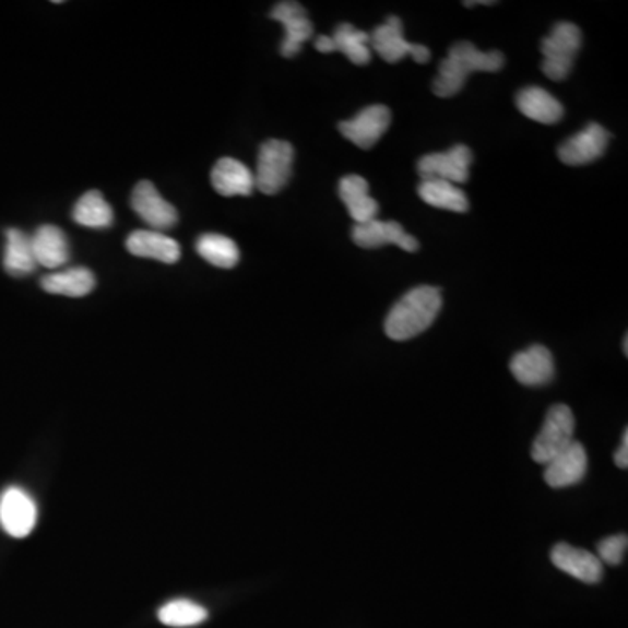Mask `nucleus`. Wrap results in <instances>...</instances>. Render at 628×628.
I'll return each instance as SVG.
<instances>
[{"label": "nucleus", "instance_id": "obj_13", "mask_svg": "<svg viewBox=\"0 0 628 628\" xmlns=\"http://www.w3.org/2000/svg\"><path fill=\"white\" fill-rule=\"evenodd\" d=\"M353 241L362 248H381L384 245H396L405 251L419 250V241L407 235L399 222H382L379 218L355 224L353 227Z\"/></svg>", "mask_w": 628, "mask_h": 628}, {"label": "nucleus", "instance_id": "obj_27", "mask_svg": "<svg viewBox=\"0 0 628 628\" xmlns=\"http://www.w3.org/2000/svg\"><path fill=\"white\" fill-rule=\"evenodd\" d=\"M195 251L215 268L233 269L239 262L238 245L227 236L215 233L201 236L195 244Z\"/></svg>", "mask_w": 628, "mask_h": 628}, {"label": "nucleus", "instance_id": "obj_6", "mask_svg": "<svg viewBox=\"0 0 628 628\" xmlns=\"http://www.w3.org/2000/svg\"><path fill=\"white\" fill-rule=\"evenodd\" d=\"M370 35V46L374 51L388 61L399 63L405 57H412L417 63H426L429 60V49L423 44L408 43L403 37V25L400 17L390 16L382 25L377 26Z\"/></svg>", "mask_w": 628, "mask_h": 628}, {"label": "nucleus", "instance_id": "obj_1", "mask_svg": "<svg viewBox=\"0 0 628 628\" xmlns=\"http://www.w3.org/2000/svg\"><path fill=\"white\" fill-rule=\"evenodd\" d=\"M442 309V294L437 286L420 285L403 295L386 318L384 330L393 341H408L434 325Z\"/></svg>", "mask_w": 628, "mask_h": 628}, {"label": "nucleus", "instance_id": "obj_26", "mask_svg": "<svg viewBox=\"0 0 628 628\" xmlns=\"http://www.w3.org/2000/svg\"><path fill=\"white\" fill-rule=\"evenodd\" d=\"M330 39L334 51L343 52L344 57L355 66H367L372 58L370 35L356 28L352 23H341L334 34L330 35Z\"/></svg>", "mask_w": 628, "mask_h": 628}, {"label": "nucleus", "instance_id": "obj_16", "mask_svg": "<svg viewBox=\"0 0 628 628\" xmlns=\"http://www.w3.org/2000/svg\"><path fill=\"white\" fill-rule=\"evenodd\" d=\"M510 370L520 384L545 386L554 379V356L542 344L517 353L510 362Z\"/></svg>", "mask_w": 628, "mask_h": 628}, {"label": "nucleus", "instance_id": "obj_17", "mask_svg": "<svg viewBox=\"0 0 628 628\" xmlns=\"http://www.w3.org/2000/svg\"><path fill=\"white\" fill-rule=\"evenodd\" d=\"M126 250L140 259L159 260L165 264H175L182 256L178 241L152 229L133 230L126 239Z\"/></svg>", "mask_w": 628, "mask_h": 628}, {"label": "nucleus", "instance_id": "obj_5", "mask_svg": "<svg viewBox=\"0 0 628 628\" xmlns=\"http://www.w3.org/2000/svg\"><path fill=\"white\" fill-rule=\"evenodd\" d=\"M574 416L568 405H554L546 414L545 423L533 443V460L548 464L555 455L566 451L574 442Z\"/></svg>", "mask_w": 628, "mask_h": 628}, {"label": "nucleus", "instance_id": "obj_9", "mask_svg": "<svg viewBox=\"0 0 628 628\" xmlns=\"http://www.w3.org/2000/svg\"><path fill=\"white\" fill-rule=\"evenodd\" d=\"M37 522V505L20 487H9L0 496V525L9 536L26 537Z\"/></svg>", "mask_w": 628, "mask_h": 628}, {"label": "nucleus", "instance_id": "obj_28", "mask_svg": "<svg viewBox=\"0 0 628 628\" xmlns=\"http://www.w3.org/2000/svg\"><path fill=\"white\" fill-rule=\"evenodd\" d=\"M157 618L166 627H194V625L203 624L209 618V612L189 599H175V601H169L161 607L157 612Z\"/></svg>", "mask_w": 628, "mask_h": 628}, {"label": "nucleus", "instance_id": "obj_21", "mask_svg": "<svg viewBox=\"0 0 628 628\" xmlns=\"http://www.w3.org/2000/svg\"><path fill=\"white\" fill-rule=\"evenodd\" d=\"M517 109L531 121L555 125L564 118V107L555 96L543 87L529 86L517 95Z\"/></svg>", "mask_w": 628, "mask_h": 628}, {"label": "nucleus", "instance_id": "obj_31", "mask_svg": "<svg viewBox=\"0 0 628 628\" xmlns=\"http://www.w3.org/2000/svg\"><path fill=\"white\" fill-rule=\"evenodd\" d=\"M477 4H482V5H493L495 4V2H493V0H478V2H464V5H466V8H473V5H477Z\"/></svg>", "mask_w": 628, "mask_h": 628}, {"label": "nucleus", "instance_id": "obj_11", "mask_svg": "<svg viewBox=\"0 0 628 628\" xmlns=\"http://www.w3.org/2000/svg\"><path fill=\"white\" fill-rule=\"evenodd\" d=\"M269 16L273 17L274 22L282 23L285 28V39L282 43L283 57L294 58L295 55H299L303 44L311 39L315 32L306 9L299 2L286 0L274 5Z\"/></svg>", "mask_w": 628, "mask_h": 628}, {"label": "nucleus", "instance_id": "obj_12", "mask_svg": "<svg viewBox=\"0 0 628 628\" xmlns=\"http://www.w3.org/2000/svg\"><path fill=\"white\" fill-rule=\"evenodd\" d=\"M609 133L597 122H590L585 130L566 140L559 147V159L564 165L583 166L599 159L606 152Z\"/></svg>", "mask_w": 628, "mask_h": 628}, {"label": "nucleus", "instance_id": "obj_23", "mask_svg": "<svg viewBox=\"0 0 628 628\" xmlns=\"http://www.w3.org/2000/svg\"><path fill=\"white\" fill-rule=\"evenodd\" d=\"M417 194L420 200L435 209L455 213H466L470 210V201L463 189L440 178L423 180L417 187Z\"/></svg>", "mask_w": 628, "mask_h": 628}, {"label": "nucleus", "instance_id": "obj_18", "mask_svg": "<svg viewBox=\"0 0 628 628\" xmlns=\"http://www.w3.org/2000/svg\"><path fill=\"white\" fill-rule=\"evenodd\" d=\"M32 251L37 265L58 269L67 264L70 257L69 239L57 226H40L31 236Z\"/></svg>", "mask_w": 628, "mask_h": 628}, {"label": "nucleus", "instance_id": "obj_4", "mask_svg": "<svg viewBox=\"0 0 628 628\" xmlns=\"http://www.w3.org/2000/svg\"><path fill=\"white\" fill-rule=\"evenodd\" d=\"M295 152L285 140H268L259 149L257 159L256 189L262 194L273 195L288 183L294 166Z\"/></svg>", "mask_w": 628, "mask_h": 628}, {"label": "nucleus", "instance_id": "obj_30", "mask_svg": "<svg viewBox=\"0 0 628 628\" xmlns=\"http://www.w3.org/2000/svg\"><path fill=\"white\" fill-rule=\"evenodd\" d=\"M615 463L618 469L625 470L628 466V429H625L620 449L616 451Z\"/></svg>", "mask_w": 628, "mask_h": 628}, {"label": "nucleus", "instance_id": "obj_25", "mask_svg": "<svg viewBox=\"0 0 628 628\" xmlns=\"http://www.w3.org/2000/svg\"><path fill=\"white\" fill-rule=\"evenodd\" d=\"M2 264H4L5 273L11 276H26V274L34 273L37 262L32 251L31 236H26L20 229H8Z\"/></svg>", "mask_w": 628, "mask_h": 628}, {"label": "nucleus", "instance_id": "obj_20", "mask_svg": "<svg viewBox=\"0 0 628 628\" xmlns=\"http://www.w3.org/2000/svg\"><path fill=\"white\" fill-rule=\"evenodd\" d=\"M369 182L360 175H347L339 182V195L355 224L374 221L379 213V204L369 194Z\"/></svg>", "mask_w": 628, "mask_h": 628}, {"label": "nucleus", "instance_id": "obj_22", "mask_svg": "<svg viewBox=\"0 0 628 628\" xmlns=\"http://www.w3.org/2000/svg\"><path fill=\"white\" fill-rule=\"evenodd\" d=\"M44 292L55 295H66V297H86L95 291V274L86 268H72L51 273L40 280Z\"/></svg>", "mask_w": 628, "mask_h": 628}, {"label": "nucleus", "instance_id": "obj_15", "mask_svg": "<svg viewBox=\"0 0 628 628\" xmlns=\"http://www.w3.org/2000/svg\"><path fill=\"white\" fill-rule=\"evenodd\" d=\"M589 470V458L585 447L580 442H572L566 451L555 455L550 463L546 464L545 482L554 489H564L574 484H580Z\"/></svg>", "mask_w": 628, "mask_h": 628}, {"label": "nucleus", "instance_id": "obj_29", "mask_svg": "<svg viewBox=\"0 0 628 628\" xmlns=\"http://www.w3.org/2000/svg\"><path fill=\"white\" fill-rule=\"evenodd\" d=\"M627 546V534H615V536L604 537L603 542L599 543L597 546L599 560L609 564V566H618V564L624 562Z\"/></svg>", "mask_w": 628, "mask_h": 628}, {"label": "nucleus", "instance_id": "obj_24", "mask_svg": "<svg viewBox=\"0 0 628 628\" xmlns=\"http://www.w3.org/2000/svg\"><path fill=\"white\" fill-rule=\"evenodd\" d=\"M72 218L75 224L87 229H109L114 224V210L100 191H87L75 203Z\"/></svg>", "mask_w": 628, "mask_h": 628}, {"label": "nucleus", "instance_id": "obj_2", "mask_svg": "<svg viewBox=\"0 0 628 628\" xmlns=\"http://www.w3.org/2000/svg\"><path fill=\"white\" fill-rule=\"evenodd\" d=\"M505 66V57L499 51H481L475 44L463 40L449 49L446 60L438 67L434 93L440 98H451L463 90L466 78L472 72H498Z\"/></svg>", "mask_w": 628, "mask_h": 628}, {"label": "nucleus", "instance_id": "obj_8", "mask_svg": "<svg viewBox=\"0 0 628 628\" xmlns=\"http://www.w3.org/2000/svg\"><path fill=\"white\" fill-rule=\"evenodd\" d=\"M131 209L152 230L163 233L177 226L178 212L174 204L166 201L156 186L149 180H142L134 186L131 192Z\"/></svg>", "mask_w": 628, "mask_h": 628}, {"label": "nucleus", "instance_id": "obj_7", "mask_svg": "<svg viewBox=\"0 0 628 628\" xmlns=\"http://www.w3.org/2000/svg\"><path fill=\"white\" fill-rule=\"evenodd\" d=\"M472 161V151L466 145H454L447 152H435V154L420 157L417 163V174L423 180L440 178V180L458 186V183L469 182Z\"/></svg>", "mask_w": 628, "mask_h": 628}, {"label": "nucleus", "instance_id": "obj_32", "mask_svg": "<svg viewBox=\"0 0 628 628\" xmlns=\"http://www.w3.org/2000/svg\"><path fill=\"white\" fill-rule=\"evenodd\" d=\"M627 343H628V339H627V335H625V339H624V352H625V355H627V353H628Z\"/></svg>", "mask_w": 628, "mask_h": 628}, {"label": "nucleus", "instance_id": "obj_19", "mask_svg": "<svg viewBox=\"0 0 628 628\" xmlns=\"http://www.w3.org/2000/svg\"><path fill=\"white\" fill-rule=\"evenodd\" d=\"M212 186L221 195H250L256 189V178L241 161L222 157L212 169Z\"/></svg>", "mask_w": 628, "mask_h": 628}, {"label": "nucleus", "instance_id": "obj_14", "mask_svg": "<svg viewBox=\"0 0 628 628\" xmlns=\"http://www.w3.org/2000/svg\"><path fill=\"white\" fill-rule=\"evenodd\" d=\"M550 559L555 568L566 572L569 577L583 581L586 585H595L603 580V562L599 560L597 555L590 554L583 548H577V546L568 545V543H559V545L554 546Z\"/></svg>", "mask_w": 628, "mask_h": 628}, {"label": "nucleus", "instance_id": "obj_3", "mask_svg": "<svg viewBox=\"0 0 628 628\" xmlns=\"http://www.w3.org/2000/svg\"><path fill=\"white\" fill-rule=\"evenodd\" d=\"M581 48V31L574 23L559 22L542 40V70L552 81H564L571 74Z\"/></svg>", "mask_w": 628, "mask_h": 628}, {"label": "nucleus", "instance_id": "obj_10", "mask_svg": "<svg viewBox=\"0 0 628 628\" xmlns=\"http://www.w3.org/2000/svg\"><path fill=\"white\" fill-rule=\"evenodd\" d=\"M391 122V112L384 105H369L362 112L356 114L349 121L339 125V131L344 139L355 143L356 147L372 149L382 134L388 131Z\"/></svg>", "mask_w": 628, "mask_h": 628}]
</instances>
